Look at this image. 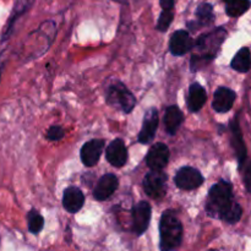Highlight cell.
<instances>
[{"instance_id": "obj_1", "label": "cell", "mask_w": 251, "mask_h": 251, "mask_svg": "<svg viewBox=\"0 0 251 251\" xmlns=\"http://www.w3.org/2000/svg\"><path fill=\"white\" fill-rule=\"evenodd\" d=\"M226 37H227V31L223 27H218L208 33L200 36L195 43L196 51L191 56V70L199 71L210 64L217 56Z\"/></svg>"}, {"instance_id": "obj_2", "label": "cell", "mask_w": 251, "mask_h": 251, "mask_svg": "<svg viewBox=\"0 0 251 251\" xmlns=\"http://www.w3.org/2000/svg\"><path fill=\"white\" fill-rule=\"evenodd\" d=\"M161 251H174L183 240V225L174 211L163 212L159 222Z\"/></svg>"}, {"instance_id": "obj_3", "label": "cell", "mask_w": 251, "mask_h": 251, "mask_svg": "<svg viewBox=\"0 0 251 251\" xmlns=\"http://www.w3.org/2000/svg\"><path fill=\"white\" fill-rule=\"evenodd\" d=\"M233 189L230 183L220 180L211 188L208 193V200L206 203V212L215 218H222L223 215L232 207L234 203Z\"/></svg>"}, {"instance_id": "obj_4", "label": "cell", "mask_w": 251, "mask_h": 251, "mask_svg": "<svg viewBox=\"0 0 251 251\" xmlns=\"http://www.w3.org/2000/svg\"><path fill=\"white\" fill-rule=\"evenodd\" d=\"M107 103L112 107L118 108L124 113H130L136 104L134 95L123 83L117 82L110 85L107 90Z\"/></svg>"}, {"instance_id": "obj_5", "label": "cell", "mask_w": 251, "mask_h": 251, "mask_svg": "<svg viewBox=\"0 0 251 251\" xmlns=\"http://www.w3.org/2000/svg\"><path fill=\"white\" fill-rule=\"evenodd\" d=\"M144 189L152 199H161L167 193V174L162 171H151L144 179Z\"/></svg>"}, {"instance_id": "obj_6", "label": "cell", "mask_w": 251, "mask_h": 251, "mask_svg": "<svg viewBox=\"0 0 251 251\" xmlns=\"http://www.w3.org/2000/svg\"><path fill=\"white\" fill-rule=\"evenodd\" d=\"M174 181H176V185L179 189L194 190V189L200 188L203 181H205V179H203L202 174L198 169L193 168V167H183V168L176 172Z\"/></svg>"}, {"instance_id": "obj_7", "label": "cell", "mask_w": 251, "mask_h": 251, "mask_svg": "<svg viewBox=\"0 0 251 251\" xmlns=\"http://www.w3.org/2000/svg\"><path fill=\"white\" fill-rule=\"evenodd\" d=\"M132 232L136 235H142L147 230L151 221V206L146 201H141L132 208Z\"/></svg>"}, {"instance_id": "obj_8", "label": "cell", "mask_w": 251, "mask_h": 251, "mask_svg": "<svg viewBox=\"0 0 251 251\" xmlns=\"http://www.w3.org/2000/svg\"><path fill=\"white\" fill-rule=\"evenodd\" d=\"M169 162V149L167 145L158 142L150 149L146 163L152 171H162Z\"/></svg>"}, {"instance_id": "obj_9", "label": "cell", "mask_w": 251, "mask_h": 251, "mask_svg": "<svg viewBox=\"0 0 251 251\" xmlns=\"http://www.w3.org/2000/svg\"><path fill=\"white\" fill-rule=\"evenodd\" d=\"M157 127H158V112H157L156 108H150L145 113L142 129L139 134V141L145 145L150 144L153 140Z\"/></svg>"}, {"instance_id": "obj_10", "label": "cell", "mask_w": 251, "mask_h": 251, "mask_svg": "<svg viewBox=\"0 0 251 251\" xmlns=\"http://www.w3.org/2000/svg\"><path fill=\"white\" fill-rule=\"evenodd\" d=\"M118 185H119V180H118L117 176L112 173L104 174L98 180L97 185L93 190V196L98 201L107 200L114 194V191L118 189Z\"/></svg>"}, {"instance_id": "obj_11", "label": "cell", "mask_w": 251, "mask_h": 251, "mask_svg": "<svg viewBox=\"0 0 251 251\" xmlns=\"http://www.w3.org/2000/svg\"><path fill=\"white\" fill-rule=\"evenodd\" d=\"M104 147L103 140H91L81 149V161L86 167H93L98 163Z\"/></svg>"}, {"instance_id": "obj_12", "label": "cell", "mask_w": 251, "mask_h": 251, "mask_svg": "<svg viewBox=\"0 0 251 251\" xmlns=\"http://www.w3.org/2000/svg\"><path fill=\"white\" fill-rule=\"evenodd\" d=\"M194 47V42L191 39L190 34L185 29H179L172 34L171 42H169V48L173 55L181 56L188 53Z\"/></svg>"}, {"instance_id": "obj_13", "label": "cell", "mask_w": 251, "mask_h": 251, "mask_svg": "<svg viewBox=\"0 0 251 251\" xmlns=\"http://www.w3.org/2000/svg\"><path fill=\"white\" fill-rule=\"evenodd\" d=\"M107 161L112 164L113 167H117V168H122L123 166H125L127 161V150L125 146L124 141L120 139L114 140L109 144V146L107 147Z\"/></svg>"}, {"instance_id": "obj_14", "label": "cell", "mask_w": 251, "mask_h": 251, "mask_svg": "<svg viewBox=\"0 0 251 251\" xmlns=\"http://www.w3.org/2000/svg\"><path fill=\"white\" fill-rule=\"evenodd\" d=\"M235 100V92L228 87H218L213 95L212 107L218 113H227L232 109Z\"/></svg>"}, {"instance_id": "obj_15", "label": "cell", "mask_w": 251, "mask_h": 251, "mask_svg": "<svg viewBox=\"0 0 251 251\" xmlns=\"http://www.w3.org/2000/svg\"><path fill=\"white\" fill-rule=\"evenodd\" d=\"M83 203H85V195L80 189L76 186H70V188L65 189L63 196V205L68 212H78L82 208Z\"/></svg>"}, {"instance_id": "obj_16", "label": "cell", "mask_w": 251, "mask_h": 251, "mask_svg": "<svg viewBox=\"0 0 251 251\" xmlns=\"http://www.w3.org/2000/svg\"><path fill=\"white\" fill-rule=\"evenodd\" d=\"M230 132H232V146L237 153L239 166L243 167L245 163V159H247V147H245L244 140H243V134L239 123H238V118H235L230 123Z\"/></svg>"}, {"instance_id": "obj_17", "label": "cell", "mask_w": 251, "mask_h": 251, "mask_svg": "<svg viewBox=\"0 0 251 251\" xmlns=\"http://www.w3.org/2000/svg\"><path fill=\"white\" fill-rule=\"evenodd\" d=\"M206 91L200 83L195 82L189 88V97H188V108L190 112H199L203 107L206 102Z\"/></svg>"}, {"instance_id": "obj_18", "label": "cell", "mask_w": 251, "mask_h": 251, "mask_svg": "<svg viewBox=\"0 0 251 251\" xmlns=\"http://www.w3.org/2000/svg\"><path fill=\"white\" fill-rule=\"evenodd\" d=\"M183 120V112L179 109V107L171 105L167 108L166 113H164V125H166V130L169 135H176Z\"/></svg>"}, {"instance_id": "obj_19", "label": "cell", "mask_w": 251, "mask_h": 251, "mask_svg": "<svg viewBox=\"0 0 251 251\" xmlns=\"http://www.w3.org/2000/svg\"><path fill=\"white\" fill-rule=\"evenodd\" d=\"M196 17H198V22H193L195 25L189 24V26L194 27H200V26H207V25L212 24L215 20V15H213V7L211 4L207 2H202L198 6L196 9Z\"/></svg>"}, {"instance_id": "obj_20", "label": "cell", "mask_w": 251, "mask_h": 251, "mask_svg": "<svg viewBox=\"0 0 251 251\" xmlns=\"http://www.w3.org/2000/svg\"><path fill=\"white\" fill-rule=\"evenodd\" d=\"M232 68L238 73H248L251 68V51L249 48L244 47L240 49L232 60Z\"/></svg>"}, {"instance_id": "obj_21", "label": "cell", "mask_w": 251, "mask_h": 251, "mask_svg": "<svg viewBox=\"0 0 251 251\" xmlns=\"http://www.w3.org/2000/svg\"><path fill=\"white\" fill-rule=\"evenodd\" d=\"M251 6L250 0H234L228 2L226 6L227 15L230 17H239L248 11Z\"/></svg>"}, {"instance_id": "obj_22", "label": "cell", "mask_w": 251, "mask_h": 251, "mask_svg": "<svg viewBox=\"0 0 251 251\" xmlns=\"http://www.w3.org/2000/svg\"><path fill=\"white\" fill-rule=\"evenodd\" d=\"M27 222H28V229L32 234H38L43 229L44 220L38 211H29L28 215H27Z\"/></svg>"}, {"instance_id": "obj_23", "label": "cell", "mask_w": 251, "mask_h": 251, "mask_svg": "<svg viewBox=\"0 0 251 251\" xmlns=\"http://www.w3.org/2000/svg\"><path fill=\"white\" fill-rule=\"evenodd\" d=\"M243 215V208L239 203L234 202L232 205V207L227 211V212L223 215V217L221 220H223L225 222L229 223V225H235L237 222H239V220L242 218Z\"/></svg>"}, {"instance_id": "obj_24", "label": "cell", "mask_w": 251, "mask_h": 251, "mask_svg": "<svg viewBox=\"0 0 251 251\" xmlns=\"http://www.w3.org/2000/svg\"><path fill=\"white\" fill-rule=\"evenodd\" d=\"M174 14L173 11H162L159 16L158 22H157V29L161 32H166L169 28L171 24L173 22Z\"/></svg>"}, {"instance_id": "obj_25", "label": "cell", "mask_w": 251, "mask_h": 251, "mask_svg": "<svg viewBox=\"0 0 251 251\" xmlns=\"http://www.w3.org/2000/svg\"><path fill=\"white\" fill-rule=\"evenodd\" d=\"M65 135V131L61 126L59 125H53L48 129L47 131V139L50 140V141H58V140H61Z\"/></svg>"}, {"instance_id": "obj_26", "label": "cell", "mask_w": 251, "mask_h": 251, "mask_svg": "<svg viewBox=\"0 0 251 251\" xmlns=\"http://www.w3.org/2000/svg\"><path fill=\"white\" fill-rule=\"evenodd\" d=\"M244 183L247 190L251 194V163L245 168L244 172Z\"/></svg>"}, {"instance_id": "obj_27", "label": "cell", "mask_w": 251, "mask_h": 251, "mask_svg": "<svg viewBox=\"0 0 251 251\" xmlns=\"http://www.w3.org/2000/svg\"><path fill=\"white\" fill-rule=\"evenodd\" d=\"M161 6L163 11H172L174 7V0H161Z\"/></svg>"}, {"instance_id": "obj_28", "label": "cell", "mask_w": 251, "mask_h": 251, "mask_svg": "<svg viewBox=\"0 0 251 251\" xmlns=\"http://www.w3.org/2000/svg\"><path fill=\"white\" fill-rule=\"evenodd\" d=\"M2 68H4V60H2V56L0 55V76H1Z\"/></svg>"}, {"instance_id": "obj_29", "label": "cell", "mask_w": 251, "mask_h": 251, "mask_svg": "<svg viewBox=\"0 0 251 251\" xmlns=\"http://www.w3.org/2000/svg\"><path fill=\"white\" fill-rule=\"evenodd\" d=\"M114 1H118V2H122V4H126V2L131 1V0H114Z\"/></svg>"}, {"instance_id": "obj_30", "label": "cell", "mask_w": 251, "mask_h": 251, "mask_svg": "<svg viewBox=\"0 0 251 251\" xmlns=\"http://www.w3.org/2000/svg\"><path fill=\"white\" fill-rule=\"evenodd\" d=\"M225 1L227 2V4H228V2H230V1H234V0H225Z\"/></svg>"}, {"instance_id": "obj_31", "label": "cell", "mask_w": 251, "mask_h": 251, "mask_svg": "<svg viewBox=\"0 0 251 251\" xmlns=\"http://www.w3.org/2000/svg\"><path fill=\"white\" fill-rule=\"evenodd\" d=\"M208 251H216V250H208Z\"/></svg>"}]
</instances>
